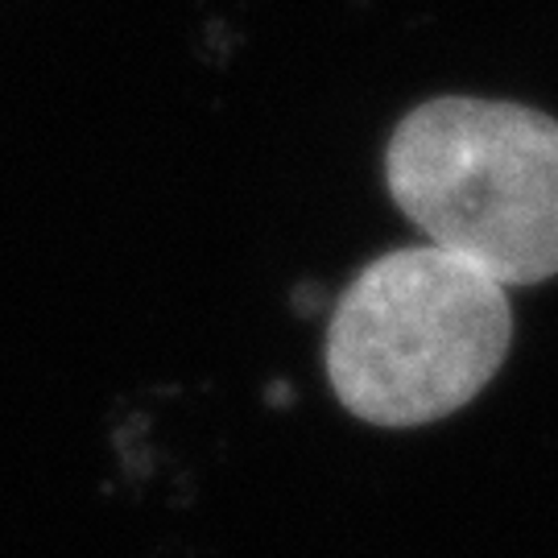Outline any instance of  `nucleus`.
Masks as SVG:
<instances>
[{
    "label": "nucleus",
    "mask_w": 558,
    "mask_h": 558,
    "mask_svg": "<svg viewBox=\"0 0 558 558\" xmlns=\"http://www.w3.org/2000/svg\"><path fill=\"white\" fill-rule=\"evenodd\" d=\"M509 294L463 257L414 244L364 265L327 323V380L373 426H426L463 410L500 373Z\"/></svg>",
    "instance_id": "1"
},
{
    "label": "nucleus",
    "mask_w": 558,
    "mask_h": 558,
    "mask_svg": "<svg viewBox=\"0 0 558 558\" xmlns=\"http://www.w3.org/2000/svg\"><path fill=\"white\" fill-rule=\"evenodd\" d=\"M389 195L435 248L509 286L558 274V120L513 100L418 104L385 149Z\"/></svg>",
    "instance_id": "2"
}]
</instances>
